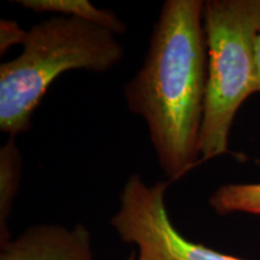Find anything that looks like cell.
I'll list each match as a JSON object with an SVG mask.
<instances>
[{
	"mask_svg": "<svg viewBox=\"0 0 260 260\" xmlns=\"http://www.w3.org/2000/svg\"><path fill=\"white\" fill-rule=\"evenodd\" d=\"M201 0H167L141 69L126 83L130 112L144 119L161 170L176 182L201 164L207 87Z\"/></svg>",
	"mask_w": 260,
	"mask_h": 260,
	"instance_id": "obj_1",
	"label": "cell"
},
{
	"mask_svg": "<svg viewBox=\"0 0 260 260\" xmlns=\"http://www.w3.org/2000/svg\"><path fill=\"white\" fill-rule=\"evenodd\" d=\"M22 45L17 58L0 65V130L11 138L28 132L34 111L59 75L106 73L124 58L115 32L67 16L32 25Z\"/></svg>",
	"mask_w": 260,
	"mask_h": 260,
	"instance_id": "obj_2",
	"label": "cell"
},
{
	"mask_svg": "<svg viewBox=\"0 0 260 260\" xmlns=\"http://www.w3.org/2000/svg\"><path fill=\"white\" fill-rule=\"evenodd\" d=\"M207 87L200 160L229 152V136L240 107L256 93V41L260 0H209L204 4Z\"/></svg>",
	"mask_w": 260,
	"mask_h": 260,
	"instance_id": "obj_3",
	"label": "cell"
},
{
	"mask_svg": "<svg viewBox=\"0 0 260 260\" xmlns=\"http://www.w3.org/2000/svg\"><path fill=\"white\" fill-rule=\"evenodd\" d=\"M169 181L148 186L139 175L126 180L111 225L138 253L128 260H243L184 237L172 224L165 205Z\"/></svg>",
	"mask_w": 260,
	"mask_h": 260,
	"instance_id": "obj_4",
	"label": "cell"
},
{
	"mask_svg": "<svg viewBox=\"0 0 260 260\" xmlns=\"http://www.w3.org/2000/svg\"><path fill=\"white\" fill-rule=\"evenodd\" d=\"M0 260H95L92 235L83 224H37L0 245Z\"/></svg>",
	"mask_w": 260,
	"mask_h": 260,
	"instance_id": "obj_5",
	"label": "cell"
},
{
	"mask_svg": "<svg viewBox=\"0 0 260 260\" xmlns=\"http://www.w3.org/2000/svg\"><path fill=\"white\" fill-rule=\"evenodd\" d=\"M16 3L35 12H50L56 16L83 19L109 29L116 35L126 30L125 23L115 12L98 9L87 0H17Z\"/></svg>",
	"mask_w": 260,
	"mask_h": 260,
	"instance_id": "obj_6",
	"label": "cell"
},
{
	"mask_svg": "<svg viewBox=\"0 0 260 260\" xmlns=\"http://www.w3.org/2000/svg\"><path fill=\"white\" fill-rule=\"evenodd\" d=\"M21 180V155L14 138L0 149V245L11 237L8 220Z\"/></svg>",
	"mask_w": 260,
	"mask_h": 260,
	"instance_id": "obj_7",
	"label": "cell"
},
{
	"mask_svg": "<svg viewBox=\"0 0 260 260\" xmlns=\"http://www.w3.org/2000/svg\"><path fill=\"white\" fill-rule=\"evenodd\" d=\"M210 206L220 216L247 213L260 217V183H229L213 191Z\"/></svg>",
	"mask_w": 260,
	"mask_h": 260,
	"instance_id": "obj_8",
	"label": "cell"
},
{
	"mask_svg": "<svg viewBox=\"0 0 260 260\" xmlns=\"http://www.w3.org/2000/svg\"><path fill=\"white\" fill-rule=\"evenodd\" d=\"M0 52L4 54L10 47L16 44H23L27 31L19 27L17 22L3 19L0 23Z\"/></svg>",
	"mask_w": 260,
	"mask_h": 260,
	"instance_id": "obj_9",
	"label": "cell"
},
{
	"mask_svg": "<svg viewBox=\"0 0 260 260\" xmlns=\"http://www.w3.org/2000/svg\"><path fill=\"white\" fill-rule=\"evenodd\" d=\"M256 93H260V34L256 41Z\"/></svg>",
	"mask_w": 260,
	"mask_h": 260,
	"instance_id": "obj_10",
	"label": "cell"
}]
</instances>
